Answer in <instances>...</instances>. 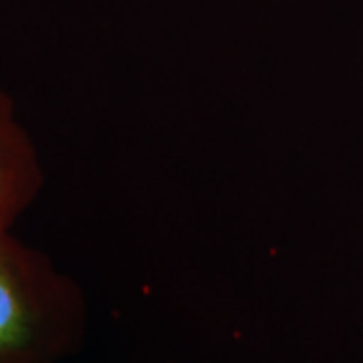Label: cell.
Listing matches in <instances>:
<instances>
[{"mask_svg":"<svg viewBox=\"0 0 363 363\" xmlns=\"http://www.w3.org/2000/svg\"><path fill=\"white\" fill-rule=\"evenodd\" d=\"M81 286L14 230L0 233V363H59L81 347Z\"/></svg>","mask_w":363,"mask_h":363,"instance_id":"cell-1","label":"cell"},{"mask_svg":"<svg viewBox=\"0 0 363 363\" xmlns=\"http://www.w3.org/2000/svg\"><path fill=\"white\" fill-rule=\"evenodd\" d=\"M45 186L33 135L21 121L14 99L0 87V233L14 230Z\"/></svg>","mask_w":363,"mask_h":363,"instance_id":"cell-2","label":"cell"}]
</instances>
